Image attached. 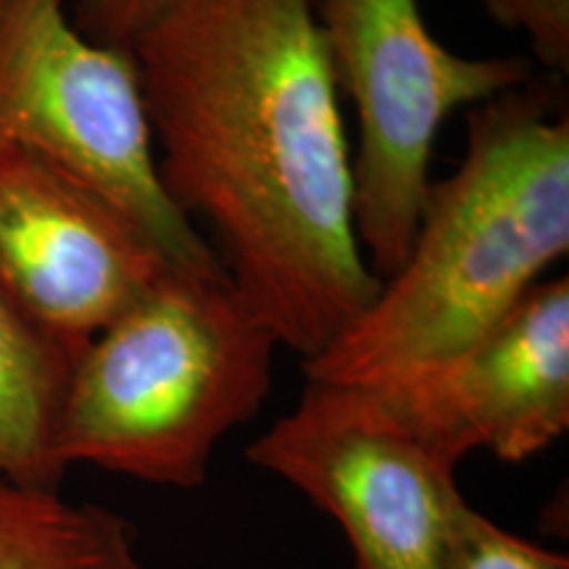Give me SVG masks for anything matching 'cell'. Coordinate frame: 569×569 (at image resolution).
<instances>
[{"instance_id":"obj_1","label":"cell","mask_w":569,"mask_h":569,"mask_svg":"<svg viewBox=\"0 0 569 569\" xmlns=\"http://www.w3.org/2000/svg\"><path fill=\"white\" fill-rule=\"evenodd\" d=\"M130 56L161 190L277 343L325 351L380 280L315 0H180Z\"/></svg>"},{"instance_id":"obj_2","label":"cell","mask_w":569,"mask_h":569,"mask_svg":"<svg viewBox=\"0 0 569 569\" xmlns=\"http://www.w3.org/2000/svg\"><path fill=\"white\" fill-rule=\"evenodd\" d=\"M569 251V113L559 77L472 106L457 172L430 184L415 240L306 380L382 388L443 367Z\"/></svg>"},{"instance_id":"obj_3","label":"cell","mask_w":569,"mask_h":569,"mask_svg":"<svg viewBox=\"0 0 569 569\" xmlns=\"http://www.w3.org/2000/svg\"><path fill=\"white\" fill-rule=\"evenodd\" d=\"M277 348L222 261L169 264L71 365L56 457L201 488L217 446L267 401Z\"/></svg>"},{"instance_id":"obj_4","label":"cell","mask_w":569,"mask_h":569,"mask_svg":"<svg viewBox=\"0 0 569 569\" xmlns=\"http://www.w3.org/2000/svg\"><path fill=\"white\" fill-rule=\"evenodd\" d=\"M338 90L359 119L353 159L356 238L377 280L407 259L430 190L440 127L536 77L525 56L448 51L419 0H315Z\"/></svg>"},{"instance_id":"obj_5","label":"cell","mask_w":569,"mask_h":569,"mask_svg":"<svg viewBox=\"0 0 569 569\" xmlns=\"http://www.w3.org/2000/svg\"><path fill=\"white\" fill-rule=\"evenodd\" d=\"M0 148L96 188L172 264L219 261L161 190L132 56L84 38L63 0H0Z\"/></svg>"},{"instance_id":"obj_6","label":"cell","mask_w":569,"mask_h":569,"mask_svg":"<svg viewBox=\"0 0 569 569\" xmlns=\"http://www.w3.org/2000/svg\"><path fill=\"white\" fill-rule=\"evenodd\" d=\"M248 461L336 519L356 569H448L469 507L461 459L382 390L306 380Z\"/></svg>"},{"instance_id":"obj_7","label":"cell","mask_w":569,"mask_h":569,"mask_svg":"<svg viewBox=\"0 0 569 569\" xmlns=\"http://www.w3.org/2000/svg\"><path fill=\"white\" fill-rule=\"evenodd\" d=\"M172 261L96 188L24 148H0V296L77 359Z\"/></svg>"},{"instance_id":"obj_8","label":"cell","mask_w":569,"mask_h":569,"mask_svg":"<svg viewBox=\"0 0 569 569\" xmlns=\"http://www.w3.org/2000/svg\"><path fill=\"white\" fill-rule=\"evenodd\" d=\"M457 459L522 465L569 427V280H540L443 367L377 388Z\"/></svg>"},{"instance_id":"obj_9","label":"cell","mask_w":569,"mask_h":569,"mask_svg":"<svg viewBox=\"0 0 569 569\" xmlns=\"http://www.w3.org/2000/svg\"><path fill=\"white\" fill-rule=\"evenodd\" d=\"M74 359L34 332L0 296V475L59 488L56 432Z\"/></svg>"},{"instance_id":"obj_10","label":"cell","mask_w":569,"mask_h":569,"mask_svg":"<svg viewBox=\"0 0 569 569\" xmlns=\"http://www.w3.org/2000/svg\"><path fill=\"white\" fill-rule=\"evenodd\" d=\"M0 569L146 567L122 515L0 475Z\"/></svg>"},{"instance_id":"obj_11","label":"cell","mask_w":569,"mask_h":569,"mask_svg":"<svg viewBox=\"0 0 569 569\" xmlns=\"http://www.w3.org/2000/svg\"><path fill=\"white\" fill-rule=\"evenodd\" d=\"M448 569H569V559L515 536L469 503L459 519Z\"/></svg>"},{"instance_id":"obj_12","label":"cell","mask_w":569,"mask_h":569,"mask_svg":"<svg viewBox=\"0 0 569 569\" xmlns=\"http://www.w3.org/2000/svg\"><path fill=\"white\" fill-rule=\"evenodd\" d=\"M480 6L498 24L528 38L532 63L553 77H567L569 0H480Z\"/></svg>"},{"instance_id":"obj_13","label":"cell","mask_w":569,"mask_h":569,"mask_svg":"<svg viewBox=\"0 0 569 569\" xmlns=\"http://www.w3.org/2000/svg\"><path fill=\"white\" fill-rule=\"evenodd\" d=\"M177 3L180 0H77L71 21L98 46L132 53L142 34Z\"/></svg>"}]
</instances>
